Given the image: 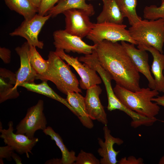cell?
I'll return each mask as SVG.
<instances>
[{"mask_svg": "<svg viewBox=\"0 0 164 164\" xmlns=\"http://www.w3.org/2000/svg\"><path fill=\"white\" fill-rule=\"evenodd\" d=\"M102 90L98 85L87 89L84 97L86 107L88 115L92 120H97L104 125H107V114L99 98Z\"/></svg>", "mask_w": 164, "mask_h": 164, "instance_id": "obj_13", "label": "cell"}, {"mask_svg": "<svg viewBox=\"0 0 164 164\" xmlns=\"http://www.w3.org/2000/svg\"><path fill=\"white\" fill-rule=\"evenodd\" d=\"M48 68L41 74H37L36 80H50L62 93L67 95L68 92L82 93L79 82L68 64L65 63L55 52L50 51L48 56Z\"/></svg>", "mask_w": 164, "mask_h": 164, "instance_id": "obj_3", "label": "cell"}, {"mask_svg": "<svg viewBox=\"0 0 164 164\" xmlns=\"http://www.w3.org/2000/svg\"><path fill=\"white\" fill-rule=\"evenodd\" d=\"M157 97L152 98L151 100L156 103L158 105L164 107V95L161 96H157Z\"/></svg>", "mask_w": 164, "mask_h": 164, "instance_id": "obj_32", "label": "cell"}, {"mask_svg": "<svg viewBox=\"0 0 164 164\" xmlns=\"http://www.w3.org/2000/svg\"><path fill=\"white\" fill-rule=\"evenodd\" d=\"M7 129H0V137L5 144L11 146L17 153L20 155L26 154L28 158L29 153L32 154L33 148L39 141L37 138L30 139L25 135L14 133L13 123L9 121Z\"/></svg>", "mask_w": 164, "mask_h": 164, "instance_id": "obj_11", "label": "cell"}, {"mask_svg": "<svg viewBox=\"0 0 164 164\" xmlns=\"http://www.w3.org/2000/svg\"><path fill=\"white\" fill-rule=\"evenodd\" d=\"M159 164H164V155L160 159Z\"/></svg>", "mask_w": 164, "mask_h": 164, "instance_id": "obj_36", "label": "cell"}, {"mask_svg": "<svg viewBox=\"0 0 164 164\" xmlns=\"http://www.w3.org/2000/svg\"><path fill=\"white\" fill-rule=\"evenodd\" d=\"M28 90L43 95L61 103L66 106L72 113L77 116L76 111L71 106L66 99L64 98L56 93L48 85L46 81L39 84L33 82L23 83L20 86Z\"/></svg>", "mask_w": 164, "mask_h": 164, "instance_id": "obj_21", "label": "cell"}, {"mask_svg": "<svg viewBox=\"0 0 164 164\" xmlns=\"http://www.w3.org/2000/svg\"><path fill=\"white\" fill-rule=\"evenodd\" d=\"M124 17L132 26L142 19L136 11L137 0H116Z\"/></svg>", "mask_w": 164, "mask_h": 164, "instance_id": "obj_24", "label": "cell"}, {"mask_svg": "<svg viewBox=\"0 0 164 164\" xmlns=\"http://www.w3.org/2000/svg\"><path fill=\"white\" fill-rule=\"evenodd\" d=\"M105 141L104 142L101 138H97L100 148L97 152L101 157L100 161L101 164H116L118 162L117 156L120 151H115L114 148V145L117 144L120 145L124 141L118 138H115L111 134V131L107 125H104L103 128Z\"/></svg>", "mask_w": 164, "mask_h": 164, "instance_id": "obj_14", "label": "cell"}, {"mask_svg": "<svg viewBox=\"0 0 164 164\" xmlns=\"http://www.w3.org/2000/svg\"><path fill=\"white\" fill-rule=\"evenodd\" d=\"M43 132L46 135L50 136L52 140L54 141L60 149L62 153V164H73L76 159L75 152L73 150L70 151L68 150L64 144L63 139L60 135L49 126H47Z\"/></svg>", "mask_w": 164, "mask_h": 164, "instance_id": "obj_22", "label": "cell"}, {"mask_svg": "<svg viewBox=\"0 0 164 164\" xmlns=\"http://www.w3.org/2000/svg\"><path fill=\"white\" fill-rule=\"evenodd\" d=\"M143 162L142 158H136L133 156L122 158L118 162L119 164H143Z\"/></svg>", "mask_w": 164, "mask_h": 164, "instance_id": "obj_30", "label": "cell"}, {"mask_svg": "<svg viewBox=\"0 0 164 164\" xmlns=\"http://www.w3.org/2000/svg\"><path fill=\"white\" fill-rule=\"evenodd\" d=\"M163 74H164V70H163Z\"/></svg>", "mask_w": 164, "mask_h": 164, "instance_id": "obj_37", "label": "cell"}, {"mask_svg": "<svg viewBox=\"0 0 164 164\" xmlns=\"http://www.w3.org/2000/svg\"><path fill=\"white\" fill-rule=\"evenodd\" d=\"M60 0H42L38 9V14L44 16L46 15L48 12L54 6L55 4Z\"/></svg>", "mask_w": 164, "mask_h": 164, "instance_id": "obj_28", "label": "cell"}, {"mask_svg": "<svg viewBox=\"0 0 164 164\" xmlns=\"http://www.w3.org/2000/svg\"><path fill=\"white\" fill-rule=\"evenodd\" d=\"M53 44L56 49L63 50L66 52H72L85 55L92 53L97 44L89 45L82 39L72 35L65 30H57L53 34Z\"/></svg>", "mask_w": 164, "mask_h": 164, "instance_id": "obj_9", "label": "cell"}, {"mask_svg": "<svg viewBox=\"0 0 164 164\" xmlns=\"http://www.w3.org/2000/svg\"><path fill=\"white\" fill-rule=\"evenodd\" d=\"M138 48L147 51L153 58L151 71L154 76L155 90L164 93V55L152 46H137Z\"/></svg>", "mask_w": 164, "mask_h": 164, "instance_id": "obj_16", "label": "cell"}, {"mask_svg": "<svg viewBox=\"0 0 164 164\" xmlns=\"http://www.w3.org/2000/svg\"></svg>", "mask_w": 164, "mask_h": 164, "instance_id": "obj_38", "label": "cell"}, {"mask_svg": "<svg viewBox=\"0 0 164 164\" xmlns=\"http://www.w3.org/2000/svg\"><path fill=\"white\" fill-rule=\"evenodd\" d=\"M55 53L69 65L72 66L81 78L79 80L80 87L83 89L88 88L102 83V79L96 73V71L85 63L82 64L77 57H74L65 53L62 49H56Z\"/></svg>", "mask_w": 164, "mask_h": 164, "instance_id": "obj_10", "label": "cell"}, {"mask_svg": "<svg viewBox=\"0 0 164 164\" xmlns=\"http://www.w3.org/2000/svg\"><path fill=\"white\" fill-rule=\"evenodd\" d=\"M30 45L26 41L21 46L15 48V50L19 55L20 61V66L15 74L16 82L15 88L23 83L34 82L36 80L37 75L32 67L30 62L29 51Z\"/></svg>", "mask_w": 164, "mask_h": 164, "instance_id": "obj_15", "label": "cell"}, {"mask_svg": "<svg viewBox=\"0 0 164 164\" xmlns=\"http://www.w3.org/2000/svg\"><path fill=\"white\" fill-rule=\"evenodd\" d=\"M100 160L92 153L81 150L73 164H100Z\"/></svg>", "mask_w": 164, "mask_h": 164, "instance_id": "obj_27", "label": "cell"}, {"mask_svg": "<svg viewBox=\"0 0 164 164\" xmlns=\"http://www.w3.org/2000/svg\"><path fill=\"white\" fill-rule=\"evenodd\" d=\"M12 158L16 164H22V159L16 153L13 152L12 155Z\"/></svg>", "mask_w": 164, "mask_h": 164, "instance_id": "obj_33", "label": "cell"}, {"mask_svg": "<svg viewBox=\"0 0 164 164\" xmlns=\"http://www.w3.org/2000/svg\"><path fill=\"white\" fill-rule=\"evenodd\" d=\"M15 150L11 146L7 145L0 147V164H3V159L8 161L12 160V155Z\"/></svg>", "mask_w": 164, "mask_h": 164, "instance_id": "obj_29", "label": "cell"}, {"mask_svg": "<svg viewBox=\"0 0 164 164\" xmlns=\"http://www.w3.org/2000/svg\"><path fill=\"white\" fill-rule=\"evenodd\" d=\"M126 27L125 25L108 22L94 23L93 28L86 37L94 44L106 40L113 42L125 41L137 45Z\"/></svg>", "mask_w": 164, "mask_h": 164, "instance_id": "obj_5", "label": "cell"}, {"mask_svg": "<svg viewBox=\"0 0 164 164\" xmlns=\"http://www.w3.org/2000/svg\"><path fill=\"white\" fill-rule=\"evenodd\" d=\"M96 44L100 65L116 84L132 91L139 90V72L121 43L104 40Z\"/></svg>", "mask_w": 164, "mask_h": 164, "instance_id": "obj_1", "label": "cell"}, {"mask_svg": "<svg viewBox=\"0 0 164 164\" xmlns=\"http://www.w3.org/2000/svg\"><path fill=\"white\" fill-rule=\"evenodd\" d=\"M0 103L17 98L19 96L15 88L16 82L15 74L5 68L0 69Z\"/></svg>", "mask_w": 164, "mask_h": 164, "instance_id": "obj_17", "label": "cell"}, {"mask_svg": "<svg viewBox=\"0 0 164 164\" xmlns=\"http://www.w3.org/2000/svg\"><path fill=\"white\" fill-rule=\"evenodd\" d=\"M66 99L71 106L76 111L80 121L85 127L92 128L94 126L92 120L88 113L84 97L79 93L68 92Z\"/></svg>", "mask_w": 164, "mask_h": 164, "instance_id": "obj_18", "label": "cell"}, {"mask_svg": "<svg viewBox=\"0 0 164 164\" xmlns=\"http://www.w3.org/2000/svg\"><path fill=\"white\" fill-rule=\"evenodd\" d=\"M33 5L38 9L40 5L42 0H29Z\"/></svg>", "mask_w": 164, "mask_h": 164, "instance_id": "obj_35", "label": "cell"}, {"mask_svg": "<svg viewBox=\"0 0 164 164\" xmlns=\"http://www.w3.org/2000/svg\"><path fill=\"white\" fill-rule=\"evenodd\" d=\"M3 0L11 10L22 15L25 19H31L38 13V9L29 0Z\"/></svg>", "mask_w": 164, "mask_h": 164, "instance_id": "obj_23", "label": "cell"}, {"mask_svg": "<svg viewBox=\"0 0 164 164\" xmlns=\"http://www.w3.org/2000/svg\"><path fill=\"white\" fill-rule=\"evenodd\" d=\"M120 101L127 108L138 114L149 118H154L160 110L156 103L151 99L159 94L157 90L149 87L142 88L132 91L117 84L113 88Z\"/></svg>", "mask_w": 164, "mask_h": 164, "instance_id": "obj_2", "label": "cell"}, {"mask_svg": "<svg viewBox=\"0 0 164 164\" xmlns=\"http://www.w3.org/2000/svg\"><path fill=\"white\" fill-rule=\"evenodd\" d=\"M43 110L44 101L41 99L29 108L25 117L16 125V133L25 135L32 139L37 131L45 129L47 127V121Z\"/></svg>", "mask_w": 164, "mask_h": 164, "instance_id": "obj_6", "label": "cell"}, {"mask_svg": "<svg viewBox=\"0 0 164 164\" xmlns=\"http://www.w3.org/2000/svg\"><path fill=\"white\" fill-rule=\"evenodd\" d=\"M121 44L130 57L137 70L143 74L147 79L148 86L152 89H155L154 78L152 75L149 63V55L146 51L136 48L134 44L125 41Z\"/></svg>", "mask_w": 164, "mask_h": 164, "instance_id": "obj_12", "label": "cell"}, {"mask_svg": "<svg viewBox=\"0 0 164 164\" xmlns=\"http://www.w3.org/2000/svg\"><path fill=\"white\" fill-rule=\"evenodd\" d=\"M29 57L30 63L37 74H41L46 71L48 67L47 60L42 57L36 47L30 45Z\"/></svg>", "mask_w": 164, "mask_h": 164, "instance_id": "obj_25", "label": "cell"}, {"mask_svg": "<svg viewBox=\"0 0 164 164\" xmlns=\"http://www.w3.org/2000/svg\"><path fill=\"white\" fill-rule=\"evenodd\" d=\"M132 38L139 46L152 47L163 53L164 19L141 20L128 29Z\"/></svg>", "mask_w": 164, "mask_h": 164, "instance_id": "obj_4", "label": "cell"}, {"mask_svg": "<svg viewBox=\"0 0 164 164\" xmlns=\"http://www.w3.org/2000/svg\"><path fill=\"white\" fill-rule=\"evenodd\" d=\"M0 57L5 63H9L11 60V51L5 47L0 48Z\"/></svg>", "mask_w": 164, "mask_h": 164, "instance_id": "obj_31", "label": "cell"}, {"mask_svg": "<svg viewBox=\"0 0 164 164\" xmlns=\"http://www.w3.org/2000/svg\"><path fill=\"white\" fill-rule=\"evenodd\" d=\"M50 17V15L42 16L36 14L30 19H25L18 28L9 34L12 36L22 37L27 40L30 45L42 49L44 43L39 40L38 36L43 27Z\"/></svg>", "mask_w": 164, "mask_h": 164, "instance_id": "obj_7", "label": "cell"}, {"mask_svg": "<svg viewBox=\"0 0 164 164\" xmlns=\"http://www.w3.org/2000/svg\"><path fill=\"white\" fill-rule=\"evenodd\" d=\"M65 16V29L68 33L82 39L87 36L94 26L89 16L85 11L77 9H68L63 13Z\"/></svg>", "mask_w": 164, "mask_h": 164, "instance_id": "obj_8", "label": "cell"}, {"mask_svg": "<svg viewBox=\"0 0 164 164\" xmlns=\"http://www.w3.org/2000/svg\"><path fill=\"white\" fill-rule=\"evenodd\" d=\"M102 11L97 18V23L108 22L122 24L124 17L116 0H103Z\"/></svg>", "mask_w": 164, "mask_h": 164, "instance_id": "obj_19", "label": "cell"}, {"mask_svg": "<svg viewBox=\"0 0 164 164\" xmlns=\"http://www.w3.org/2000/svg\"><path fill=\"white\" fill-rule=\"evenodd\" d=\"M161 5L145 6L143 10V17L148 20H156L159 19H164V0H161Z\"/></svg>", "mask_w": 164, "mask_h": 164, "instance_id": "obj_26", "label": "cell"}, {"mask_svg": "<svg viewBox=\"0 0 164 164\" xmlns=\"http://www.w3.org/2000/svg\"><path fill=\"white\" fill-rule=\"evenodd\" d=\"M45 163L47 164H62V162L61 159L53 158V159L47 161Z\"/></svg>", "mask_w": 164, "mask_h": 164, "instance_id": "obj_34", "label": "cell"}, {"mask_svg": "<svg viewBox=\"0 0 164 164\" xmlns=\"http://www.w3.org/2000/svg\"><path fill=\"white\" fill-rule=\"evenodd\" d=\"M86 0H60L57 5L48 12L46 15H50L51 17H54L67 10L77 9L83 10L89 16H91L95 13L94 8L91 4H87Z\"/></svg>", "mask_w": 164, "mask_h": 164, "instance_id": "obj_20", "label": "cell"}]
</instances>
